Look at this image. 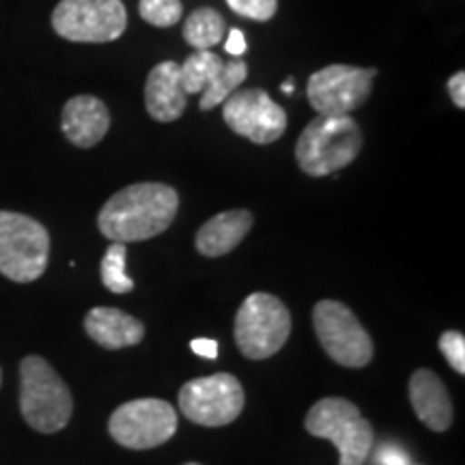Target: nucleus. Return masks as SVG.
Listing matches in <instances>:
<instances>
[{
  "label": "nucleus",
  "instance_id": "nucleus-9",
  "mask_svg": "<svg viewBox=\"0 0 465 465\" xmlns=\"http://www.w3.org/2000/svg\"><path fill=\"white\" fill-rule=\"evenodd\" d=\"M177 411L162 399L127 401L113 411L108 433L130 450H151L166 444L177 431Z\"/></svg>",
  "mask_w": 465,
  "mask_h": 465
},
{
  "label": "nucleus",
  "instance_id": "nucleus-19",
  "mask_svg": "<svg viewBox=\"0 0 465 465\" xmlns=\"http://www.w3.org/2000/svg\"><path fill=\"white\" fill-rule=\"evenodd\" d=\"M223 58L212 50H196L179 65V78H182V86L188 95H199L207 89L209 84L216 80V75L223 69Z\"/></svg>",
  "mask_w": 465,
  "mask_h": 465
},
{
  "label": "nucleus",
  "instance_id": "nucleus-18",
  "mask_svg": "<svg viewBox=\"0 0 465 465\" xmlns=\"http://www.w3.org/2000/svg\"><path fill=\"white\" fill-rule=\"evenodd\" d=\"M226 35L224 17L212 7H201L185 17L183 39L196 50H212Z\"/></svg>",
  "mask_w": 465,
  "mask_h": 465
},
{
  "label": "nucleus",
  "instance_id": "nucleus-21",
  "mask_svg": "<svg viewBox=\"0 0 465 465\" xmlns=\"http://www.w3.org/2000/svg\"><path fill=\"white\" fill-rule=\"evenodd\" d=\"M125 259H127V250L125 243L113 242L108 246L106 252H104L102 259V282L110 293L124 295L130 293L134 289V281L127 276L125 272Z\"/></svg>",
  "mask_w": 465,
  "mask_h": 465
},
{
  "label": "nucleus",
  "instance_id": "nucleus-8",
  "mask_svg": "<svg viewBox=\"0 0 465 465\" xmlns=\"http://www.w3.org/2000/svg\"><path fill=\"white\" fill-rule=\"evenodd\" d=\"M52 28L67 42L108 44L125 33L127 9L121 0H61Z\"/></svg>",
  "mask_w": 465,
  "mask_h": 465
},
{
  "label": "nucleus",
  "instance_id": "nucleus-24",
  "mask_svg": "<svg viewBox=\"0 0 465 465\" xmlns=\"http://www.w3.org/2000/svg\"><path fill=\"white\" fill-rule=\"evenodd\" d=\"M226 5L237 15L257 22L272 20L278 11V0H226Z\"/></svg>",
  "mask_w": 465,
  "mask_h": 465
},
{
  "label": "nucleus",
  "instance_id": "nucleus-31",
  "mask_svg": "<svg viewBox=\"0 0 465 465\" xmlns=\"http://www.w3.org/2000/svg\"><path fill=\"white\" fill-rule=\"evenodd\" d=\"M410 465H420V463H410Z\"/></svg>",
  "mask_w": 465,
  "mask_h": 465
},
{
  "label": "nucleus",
  "instance_id": "nucleus-6",
  "mask_svg": "<svg viewBox=\"0 0 465 465\" xmlns=\"http://www.w3.org/2000/svg\"><path fill=\"white\" fill-rule=\"evenodd\" d=\"M291 334V312L276 295L257 291L235 315V342L243 358L267 360L281 351Z\"/></svg>",
  "mask_w": 465,
  "mask_h": 465
},
{
  "label": "nucleus",
  "instance_id": "nucleus-30",
  "mask_svg": "<svg viewBox=\"0 0 465 465\" xmlns=\"http://www.w3.org/2000/svg\"><path fill=\"white\" fill-rule=\"evenodd\" d=\"M0 383H3V371H0Z\"/></svg>",
  "mask_w": 465,
  "mask_h": 465
},
{
  "label": "nucleus",
  "instance_id": "nucleus-15",
  "mask_svg": "<svg viewBox=\"0 0 465 465\" xmlns=\"http://www.w3.org/2000/svg\"><path fill=\"white\" fill-rule=\"evenodd\" d=\"M410 403L418 420L435 433L449 431L452 424V399L444 381L433 371L418 369L410 377Z\"/></svg>",
  "mask_w": 465,
  "mask_h": 465
},
{
  "label": "nucleus",
  "instance_id": "nucleus-16",
  "mask_svg": "<svg viewBox=\"0 0 465 465\" xmlns=\"http://www.w3.org/2000/svg\"><path fill=\"white\" fill-rule=\"evenodd\" d=\"M252 223L254 218L248 209H231V212L218 213L201 226L194 246L207 259L224 257L246 240Z\"/></svg>",
  "mask_w": 465,
  "mask_h": 465
},
{
  "label": "nucleus",
  "instance_id": "nucleus-17",
  "mask_svg": "<svg viewBox=\"0 0 465 465\" xmlns=\"http://www.w3.org/2000/svg\"><path fill=\"white\" fill-rule=\"evenodd\" d=\"M84 330L104 349H125L138 345L144 339V325L141 319L127 315L119 308L97 306L84 317Z\"/></svg>",
  "mask_w": 465,
  "mask_h": 465
},
{
  "label": "nucleus",
  "instance_id": "nucleus-26",
  "mask_svg": "<svg viewBox=\"0 0 465 465\" xmlns=\"http://www.w3.org/2000/svg\"><path fill=\"white\" fill-rule=\"evenodd\" d=\"M377 463L380 465H410V457H407V452L399 450L397 446H383L380 450V455H377Z\"/></svg>",
  "mask_w": 465,
  "mask_h": 465
},
{
  "label": "nucleus",
  "instance_id": "nucleus-10",
  "mask_svg": "<svg viewBox=\"0 0 465 465\" xmlns=\"http://www.w3.org/2000/svg\"><path fill=\"white\" fill-rule=\"evenodd\" d=\"M246 405V392L235 375L216 373L196 377L179 391L182 414L201 427H224L235 422Z\"/></svg>",
  "mask_w": 465,
  "mask_h": 465
},
{
  "label": "nucleus",
  "instance_id": "nucleus-4",
  "mask_svg": "<svg viewBox=\"0 0 465 465\" xmlns=\"http://www.w3.org/2000/svg\"><path fill=\"white\" fill-rule=\"evenodd\" d=\"M306 431L330 440L341 452L339 465H364L373 449V427L358 405L342 397L317 401L306 414Z\"/></svg>",
  "mask_w": 465,
  "mask_h": 465
},
{
  "label": "nucleus",
  "instance_id": "nucleus-23",
  "mask_svg": "<svg viewBox=\"0 0 465 465\" xmlns=\"http://www.w3.org/2000/svg\"><path fill=\"white\" fill-rule=\"evenodd\" d=\"M440 351L449 360L452 371L459 375H465V336L457 330H449L440 336L438 341Z\"/></svg>",
  "mask_w": 465,
  "mask_h": 465
},
{
  "label": "nucleus",
  "instance_id": "nucleus-27",
  "mask_svg": "<svg viewBox=\"0 0 465 465\" xmlns=\"http://www.w3.org/2000/svg\"><path fill=\"white\" fill-rule=\"evenodd\" d=\"M190 347H192V351L201 358H207V360L218 358V342L212 339H194L190 342Z\"/></svg>",
  "mask_w": 465,
  "mask_h": 465
},
{
  "label": "nucleus",
  "instance_id": "nucleus-29",
  "mask_svg": "<svg viewBox=\"0 0 465 465\" xmlns=\"http://www.w3.org/2000/svg\"><path fill=\"white\" fill-rule=\"evenodd\" d=\"M282 91L284 93H293V80H289L287 84H282Z\"/></svg>",
  "mask_w": 465,
  "mask_h": 465
},
{
  "label": "nucleus",
  "instance_id": "nucleus-28",
  "mask_svg": "<svg viewBox=\"0 0 465 465\" xmlns=\"http://www.w3.org/2000/svg\"><path fill=\"white\" fill-rule=\"evenodd\" d=\"M224 50L229 52L231 56H242L243 52H246V37H243V33L240 31V28H232V31H229Z\"/></svg>",
  "mask_w": 465,
  "mask_h": 465
},
{
  "label": "nucleus",
  "instance_id": "nucleus-1",
  "mask_svg": "<svg viewBox=\"0 0 465 465\" xmlns=\"http://www.w3.org/2000/svg\"><path fill=\"white\" fill-rule=\"evenodd\" d=\"M177 212L179 194L173 185L132 183L104 203L97 226L110 242H147L162 235L173 224Z\"/></svg>",
  "mask_w": 465,
  "mask_h": 465
},
{
  "label": "nucleus",
  "instance_id": "nucleus-11",
  "mask_svg": "<svg viewBox=\"0 0 465 465\" xmlns=\"http://www.w3.org/2000/svg\"><path fill=\"white\" fill-rule=\"evenodd\" d=\"M377 69L328 65L308 78L306 97L319 116H349L373 93Z\"/></svg>",
  "mask_w": 465,
  "mask_h": 465
},
{
  "label": "nucleus",
  "instance_id": "nucleus-3",
  "mask_svg": "<svg viewBox=\"0 0 465 465\" xmlns=\"http://www.w3.org/2000/svg\"><path fill=\"white\" fill-rule=\"evenodd\" d=\"M20 411L39 433H56L72 420V391L42 356H26L20 362Z\"/></svg>",
  "mask_w": 465,
  "mask_h": 465
},
{
  "label": "nucleus",
  "instance_id": "nucleus-5",
  "mask_svg": "<svg viewBox=\"0 0 465 465\" xmlns=\"http://www.w3.org/2000/svg\"><path fill=\"white\" fill-rule=\"evenodd\" d=\"M50 261V232L17 212H0V274L14 282H35Z\"/></svg>",
  "mask_w": 465,
  "mask_h": 465
},
{
  "label": "nucleus",
  "instance_id": "nucleus-12",
  "mask_svg": "<svg viewBox=\"0 0 465 465\" xmlns=\"http://www.w3.org/2000/svg\"><path fill=\"white\" fill-rule=\"evenodd\" d=\"M223 119L237 136L272 144L287 130V113L261 89L235 91L223 104Z\"/></svg>",
  "mask_w": 465,
  "mask_h": 465
},
{
  "label": "nucleus",
  "instance_id": "nucleus-13",
  "mask_svg": "<svg viewBox=\"0 0 465 465\" xmlns=\"http://www.w3.org/2000/svg\"><path fill=\"white\" fill-rule=\"evenodd\" d=\"M188 106V93L179 78V65L174 61L158 63L151 69L144 83V108L158 124H173L182 119Z\"/></svg>",
  "mask_w": 465,
  "mask_h": 465
},
{
  "label": "nucleus",
  "instance_id": "nucleus-25",
  "mask_svg": "<svg viewBox=\"0 0 465 465\" xmlns=\"http://www.w3.org/2000/svg\"><path fill=\"white\" fill-rule=\"evenodd\" d=\"M449 95L452 104H455L457 108H465V74L463 72H457L455 75H450L449 80Z\"/></svg>",
  "mask_w": 465,
  "mask_h": 465
},
{
  "label": "nucleus",
  "instance_id": "nucleus-14",
  "mask_svg": "<svg viewBox=\"0 0 465 465\" xmlns=\"http://www.w3.org/2000/svg\"><path fill=\"white\" fill-rule=\"evenodd\" d=\"M108 106L100 97L75 95L65 104L61 114V130L75 147L89 149L104 141L110 130Z\"/></svg>",
  "mask_w": 465,
  "mask_h": 465
},
{
  "label": "nucleus",
  "instance_id": "nucleus-7",
  "mask_svg": "<svg viewBox=\"0 0 465 465\" xmlns=\"http://www.w3.org/2000/svg\"><path fill=\"white\" fill-rule=\"evenodd\" d=\"M312 328L323 351L345 369H364L373 360V341L342 302L322 300L312 308Z\"/></svg>",
  "mask_w": 465,
  "mask_h": 465
},
{
  "label": "nucleus",
  "instance_id": "nucleus-2",
  "mask_svg": "<svg viewBox=\"0 0 465 465\" xmlns=\"http://www.w3.org/2000/svg\"><path fill=\"white\" fill-rule=\"evenodd\" d=\"M362 144V130L351 116L317 114L295 143V162L308 177H328L351 164Z\"/></svg>",
  "mask_w": 465,
  "mask_h": 465
},
{
  "label": "nucleus",
  "instance_id": "nucleus-22",
  "mask_svg": "<svg viewBox=\"0 0 465 465\" xmlns=\"http://www.w3.org/2000/svg\"><path fill=\"white\" fill-rule=\"evenodd\" d=\"M138 14L151 26L168 28L182 20L183 5L182 0H141Z\"/></svg>",
  "mask_w": 465,
  "mask_h": 465
},
{
  "label": "nucleus",
  "instance_id": "nucleus-20",
  "mask_svg": "<svg viewBox=\"0 0 465 465\" xmlns=\"http://www.w3.org/2000/svg\"><path fill=\"white\" fill-rule=\"evenodd\" d=\"M246 75L248 65L243 61L224 63L220 74L216 75V80L201 93V110L207 113V110H213L220 104H224L226 97L232 95V93L240 89V84H243Z\"/></svg>",
  "mask_w": 465,
  "mask_h": 465
}]
</instances>
